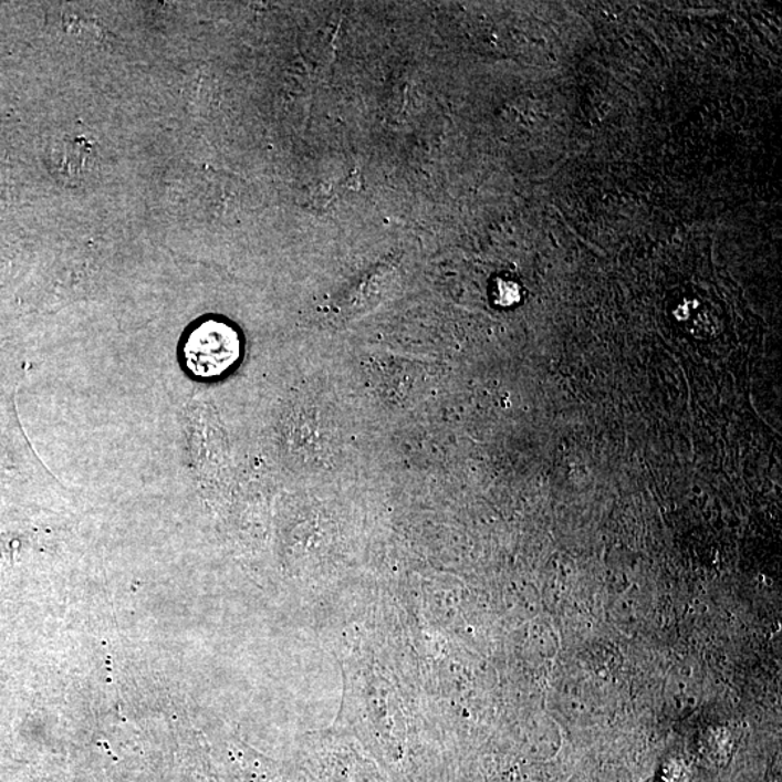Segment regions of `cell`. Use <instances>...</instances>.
<instances>
[{"mask_svg": "<svg viewBox=\"0 0 782 782\" xmlns=\"http://www.w3.org/2000/svg\"><path fill=\"white\" fill-rule=\"evenodd\" d=\"M187 354L194 358V369L201 376H217L236 362L240 342L231 327L221 322H206L194 332L187 344Z\"/></svg>", "mask_w": 782, "mask_h": 782, "instance_id": "cell-1", "label": "cell"}]
</instances>
